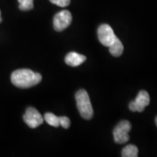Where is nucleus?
<instances>
[{"instance_id":"nucleus-5","label":"nucleus","mask_w":157,"mask_h":157,"mask_svg":"<svg viewBox=\"0 0 157 157\" xmlns=\"http://www.w3.org/2000/svg\"><path fill=\"white\" fill-rule=\"evenodd\" d=\"M116 38L117 37L113 33V30L109 25L103 24L98 28V39L103 45L108 47L114 42Z\"/></svg>"},{"instance_id":"nucleus-2","label":"nucleus","mask_w":157,"mask_h":157,"mask_svg":"<svg viewBox=\"0 0 157 157\" xmlns=\"http://www.w3.org/2000/svg\"><path fill=\"white\" fill-rule=\"evenodd\" d=\"M77 107L81 117L90 120L94 115V109L87 92L84 89L78 90L75 95Z\"/></svg>"},{"instance_id":"nucleus-3","label":"nucleus","mask_w":157,"mask_h":157,"mask_svg":"<svg viewBox=\"0 0 157 157\" xmlns=\"http://www.w3.org/2000/svg\"><path fill=\"white\" fill-rule=\"evenodd\" d=\"M131 130V123L128 121H121L113 129L114 141L118 144H124L129 140L128 133Z\"/></svg>"},{"instance_id":"nucleus-9","label":"nucleus","mask_w":157,"mask_h":157,"mask_svg":"<svg viewBox=\"0 0 157 157\" xmlns=\"http://www.w3.org/2000/svg\"><path fill=\"white\" fill-rule=\"evenodd\" d=\"M108 48H109L110 53L112 54L113 56L119 57L123 53V45H122L121 41L118 39V38H116V39L114 40V42L113 43L112 45L108 46Z\"/></svg>"},{"instance_id":"nucleus-8","label":"nucleus","mask_w":157,"mask_h":157,"mask_svg":"<svg viewBox=\"0 0 157 157\" xmlns=\"http://www.w3.org/2000/svg\"><path fill=\"white\" fill-rule=\"evenodd\" d=\"M86 58L82 54H79L78 52H69L65 58V61L68 66L71 67H78L81 65L83 62L86 61Z\"/></svg>"},{"instance_id":"nucleus-15","label":"nucleus","mask_w":157,"mask_h":157,"mask_svg":"<svg viewBox=\"0 0 157 157\" xmlns=\"http://www.w3.org/2000/svg\"><path fill=\"white\" fill-rule=\"evenodd\" d=\"M2 22V17H1V11H0V23Z\"/></svg>"},{"instance_id":"nucleus-7","label":"nucleus","mask_w":157,"mask_h":157,"mask_svg":"<svg viewBox=\"0 0 157 157\" xmlns=\"http://www.w3.org/2000/svg\"><path fill=\"white\" fill-rule=\"evenodd\" d=\"M72 14L69 11H64L58 12L53 18V26L57 32H62L66 28H67L72 23Z\"/></svg>"},{"instance_id":"nucleus-10","label":"nucleus","mask_w":157,"mask_h":157,"mask_svg":"<svg viewBox=\"0 0 157 157\" xmlns=\"http://www.w3.org/2000/svg\"><path fill=\"white\" fill-rule=\"evenodd\" d=\"M122 157H137L138 156V148L135 145H128L124 147L121 151Z\"/></svg>"},{"instance_id":"nucleus-1","label":"nucleus","mask_w":157,"mask_h":157,"mask_svg":"<svg viewBox=\"0 0 157 157\" xmlns=\"http://www.w3.org/2000/svg\"><path fill=\"white\" fill-rule=\"evenodd\" d=\"M40 73H34L30 69H18L11 73V83L19 88H29L41 81Z\"/></svg>"},{"instance_id":"nucleus-11","label":"nucleus","mask_w":157,"mask_h":157,"mask_svg":"<svg viewBox=\"0 0 157 157\" xmlns=\"http://www.w3.org/2000/svg\"><path fill=\"white\" fill-rule=\"evenodd\" d=\"M44 120L50 126H52L54 128H58V127L60 126V123H59V116H57L54 113H46L45 114V116H44Z\"/></svg>"},{"instance_id":"nucleus-16","label":"nucleus","mask_w":157,"mask_h":157,"mask_svg":"<svg viewBox=\"0 0 157 157\" xmlns=\"http://www.w3.org/2000/svg\"><path fill=\"white\" fill-rule=\"evenodd\" d=\"M155 124H156V126H157V116L156 118H155Z\"/></svg>"},{"instance_id":"nucleus-12","label":"nucleus","mask_w":157,"mask_h":157,"mask_svg":"<svg viewBox=\"0 0 157 157\" xmlns=\"http://www.w3.org/2000/svg\"><path fill=\"white\" fill-rule=\"evenodd\" d=\"M21 11H31L33 9V0H17Z\"/></svg>"},{"instance_id":"nucleus-13","label":"nucleus","mask_w":157,"mask_h":157,"mask_svg":"<svg viewBox=\"0 0 157 157\" xmlns=\"http://www.w3.org/2000/svg\"><path fill=\"white\" fill-rule=\"evenodd\" d=\"M53 5L59 6V7H67L70 5V0H49Z\"/></svg>"},{"instance_id":"nucleus-6","label":"nucleus","mask_w":157,"mask_h":157,"mask_svg":"<svg viewBox=\"0 0 157 157\" xmlns=\"http://www.w3.org/2000/svg\"><path fill=\"white\" fill-rule=\"evenodd\" d=\"M24 121L27 124L29 128H36L44 121V117L40 114V113L34 107H28L25 111V113L23 116Z\"/></svg>"},{"instance_id":"nucleus-4","label":"nucleus","mask_w":157,"mask_h":157,"mask_svg":"<svg viewBox=\"0 0 157 157\" xmlns=\"http://www.w3.org/2000/svg\"><path fill=\"white\" fill-rule=\"evenodd\" d=\"M150 103V97L147 92L141 90L137 94L135 101L129 103V109L132 112H143L145 107H147Z\"/></svg>"},{"instance_id":"nucleus-14","label":"nucleus","mask_w":157,"mask_h":157,"mask_svg":"<svg viewBox=\"0 0 157 157\" xmlns=\"http://www.w3.org/2000/svg\"><path fill=\"white\" fill-rule=\"evenodd\" d=\"M59 123H60V126L67 129L70 127L71 121H70L69 118L67 116H59Z\"/></svg>"}]
</instances>
